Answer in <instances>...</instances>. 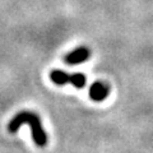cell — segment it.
<instances>
[{
    "label": "cell",
    "mask_w": 153,
    "mask_h": 153,
    "mask_svg": "<svg viewBox=\"0 0 153 153\" xmlns=\"http://www.w3.org/2000/svg\"><path fill=\"white\" fill-rule=\"evenodd\" d=\"M91 56V51L88 47L80 46L76 47L73 51H70L68 55H65V63L68 65H76V64H82L85 60H88Z\"/></svg>",
    "instance_id": "obj_3"
},
{
    "label": "cell",
    "mask_w": 153,
    "mask_h": 153,
    "mask_svg": "<svg viewBox=\"0 0 153 153\" xmlns=\"http://www.w3.org/2000/svg\"><path fill=\"white\" fill-rule=\"evenodd\" d=\"M27 124L31 128L32 131V138L33 142L37 147H45L47 143V135L42 128L41 119L38 117V115L31 111H21L18 112L8 124V130L10 133H17V130L22 125Z\"/></svg>",
    "instance_id": "obj_1"
},
{
    "label": "cell",
    "mask_w": 153,
    "mask_h": 153,
    "mask_svg": "<svg viewBox=\"0 0 153 153\" xmlns=\"http://www.w3.org/2000/svg\"><path fill=\"white\" fill-rule=\"evenodd\" d=\"M110 88L102 82H94L89 88V97L96 102H101L108 96Z\"/></svg>",
    "instance_id": "obj_4"
},
{
    "label": "cell",
    "mask_w": 153,
    "mask_h": 153,
    "mask_svg": "<svg viewBox=\"0 0 153 153\" xmlns=\"http://www.w3.org/2000/svg\"><path fill=\"white\" fill-rule=\"evenodd\" d=\"M51 80L57 85H65L71 84L75 88H83L85 85V76L80 73L76 74H66L65 71L60 69H54L50 73Z\"/></svg>",
    "instance_id": "obj_2"
}]
</instances>
